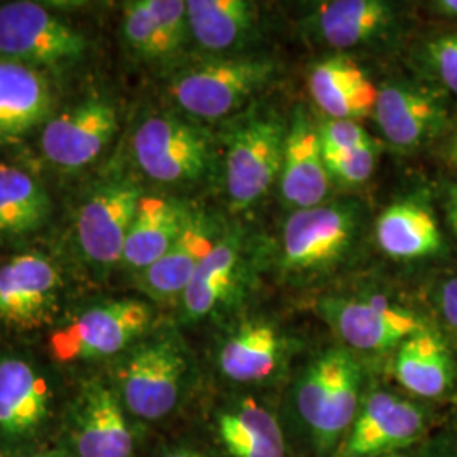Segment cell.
<instances>
[{
    "mask_svg": "<svg viewBox=\"0 0 457 457\" xmlns=\"http://www.w3.org/2000/svg\"><path fill=\"white\" fill-rule=\"evenodd\" d=\"M376 122L393 146L415 149L436 137L447 120L442 98L420 85L390 82L378 90Z\"/></svg>",
    "mask_w": 457,
    "mask_h": 457,
    "instance_id": "obj_18",
    "label": "cell"
},
{
    "mask_svg": "<svg viewBox=\"0 0 457 457\" xmlns=\"http://www.w3.org/2000/svg\"><path fill=\"white\" fill-rule=\"evenodd\" d=\"M192 207L171 196L145 195L132 219L120 264L134 275L158 262L179 239Z\"/></svg>",
    "mask_w": 457,
    "mask_h": 457,
    "instance_id": "obj_24",
    "label": "cell"
},
{
    "mask_svg": "<svg viewBox=\"0 0 457 457\" xmlns=\"http://www.w3.org/2000/svg\"><path fill=\"white\" fill-rule=\"evenodd\" d=\"M445 215H447L449 226H451L453 232L456 234L457 237V183L447 190V196H445Z\"/></svg>",
    "mask_w": 457,
    "mask_h": 457,
    "instance_id": "obj_36",
    "label": "cell"
},
{
    "mask_svg": "<svg viewBox=\"0 0 457 457\" xmlns=\"http://www.w3.org/2000/svg\"><path fill=\"white\" fill-rule=\"evenodd\" d=\"M188 36L187 2L132 0L124 4L122 39L136 60L170 62Z\"/></svg>",
    "mask_w": 457,
    "mask_h": 457,
    "instance_id": "obj_22",
    "label": "cell"
},
{
    "mask_svg": "<svg viewBox=\"0 0 457 457\" xmlns=\"http://www.w3.org/2000/svg\"><path fill=\"white\" fill-rule=\"evenodd\" d=\"M68 451L73 457H132L131 415L111 381H87L68 411Z\"/></svg>",
    "mask_w": 457,
    "mask_h": 457,
    "instance_id": "obj_13",
    "label": "cell"
},
{
    "mask_svg": "<svg viewBox=\"0 0 457 457\" xmlns=\"http://www.w3.org/2000/svg\"><path fill=\"white\" fill-rule=\"evenodd\" d=\"M31 457H73V454L63 449V447H56V449H45V451H37Z\"/></svg>",
    "mask_w": 457,
    "mask_h": 457,
    "instance_id": "obj_38",
    "label": "cell"
},
{
    "mask_svg": "<svg viewBox=\"0 0 457 457\" xmlns=\"http://www.w3.org/2000/svg\"><path fill=\"white\" fill-rule=\"evenodd\" d=\"M453 457H457V456H453Z\"/></svg>",
    "mask_w": 457,
    "mask_h": 457,
    "instance_id": "obj_41",
    "label": "cell"
},
{
    "mask_svg": "<svg viewBox=\"0 0 457 457\" xmlns=\"http://www.w3.org/2000/svg\"><path fill=\"white\" fill-rule=\"evenodd\" d=\"M379 249L396 260H415L439 253L442 236L428 209L417 202H396L376 222Z\"/></svg>",
    "mask_w": 457,
    "mask_h": 457,
    "instance_id": "obj_29",
    "label": "cell"
},
{
    "mask_svg": "<svg viewBox=\"0 0 457 457\" xmlns=\"http://www.w3.org/2000/svg\"><path fill=\"white\" fill-rule=\"evenodd\" d=\"M158 457H213L209 451L192 444H175L166 447Z\"/></svg>",
    "mask_w": 457,
    "mask_h": 457,
    "instance_id": "obj_35",
    "label": "cell"
},
{
    "mask_svg": "<svg viewBox=\"0 0 457 457\" xmlns=\"http://www.w3.org/2000/svg\"><path fill=\"white\" fill-rule=\"evenodd\" d=\"M132 154L149 180L192 185L217 170V143L200 124L177 114H151L136 128Z\"/></svg>",
    "mask_w": 457,
    "mask_h": 457,
    "instance_id": "obj_7",
    "label": "cell"
},
{
    "mask_svg": "<svg viewBox=\"0 0 457 457\" xmlns=\"http://www.w3.org/2000/svg\"><path fill=\"white\" fill-rule=\"evenodd\" d=\"M324 162L330 180L349 187H358L370 180L375 173L378 147L366 146L345 151H324Z\"/></svg>",
    "mask_w": 457,
    "mask_h": 457,
    "instance_id": "obj_31",
    "label": "cell"
},
{
    "mask_svg": "<svg viewBox=\"0 0 457 457\" xmlns=\"http://www.w3.org/2000/svg\"><path fill=\"white\" fill-rule=\"evenodd\" d=\"M117 129L119 114L114 102L94 94L48 119L43 126L41 149L56 168L82 170L98 160Z\"/></svg>",
    "mask_w": 457,
    "mask_h": 457,
    "instance_id": "obj_14",
    "label": "cell"
},
{
    "mask_svg": "<svg viewBox=\"0 0 457 457\" xmlns=\"http://www.w3.org/2000/svg\"><path fill=\"white\" fill-rule=\"evenodd\" d=\"M449 160L457 166V136L454 137L453 145H451V149H449Z\"/></svg>",
    "mask_w": 457,
    "mask_h": 457,
    "instance_id": "obj_39",
    "label": "cell"
},
{
    "mask_svg": "<svg viewBox=\"0 0 457 457\" xmlns=\"http://www.w3.org/2000/svg\"><path fill=\"white\" fill-rule=\"evenodd\" d=\"M292 343L279 327L266 319L243 320L226 336L219 349V370L239 385L273 379L287 364Z\"/></svg>",
    "mask_w": 457,
    "mask_h": 457,
    "instance_id": "obj_19",
    "label": "cell"
},
{
    "mask_svg": "<svg viewBox=\"0 0 457 457\" xmlns=\"http://www.w3.org/2000/svg\"><path fill=\"white\" fill-rule=\"evenodd\" d=\"M305 26L319 43L330 48H368L395 29L396 9L383 0L317 2L312 4Z\"/></svg>",
    "mask_w": 457,
    "mask_h": 457,
    "instance_id": "obj_20",
    "label": "cell"
},
{
    "mask_svg": "<svg viewBox=\"0 0 457 457\" xmlns=\"http://www.w3.org/2000/svg\"><path fill=\"white\" fill-rule=\"evenodd\" d=\"M364 228V207L336 200L296 211L285 222L279 270L295 281H312L341 270L354 256Z\"/></svg>",
    "mask_w": 457,
    "mask_h": 457,
    "instance_id": "obj_4",
    "label": "cell"
},
{
    "mask_svg": "<svg viewBox=\"0 0 457 457\" xmlns=\"http://www.w3.org/2000/svg\"><path fill=\"white\" fill-rule=\"evenodd\" d=\"M309 90L330 119L358 120L375 112L378 88L347 56H328L312 66Z\"/></svg>",
    "mask_w": 457,
    "mask_h": 457,
    "instance_id": "obj_27",
    "label": "cell"
},
{
    "mask_svg": "<svg viewBox=\"0 0 457 457\" xmlns=\"http://www.w3.org/2000/svg\"><path fill=\"white\" fill-rule=\"evenodd\" d=\"M277 77L270 56L228 54L185 68L170 83V96L190 117L220 120L243 112Z\"/></svg>",
    "mask_w": 457,
    "mask_h": 457,
    "instance_id": "obj_5",
    "label": "cell"
},
{
    "mask_svg": "<svg viewBox=\"0 0 457 457\" xmlns=\"http://www.w3.org/2000/svg\"><path fill=\"white\" fill-rule=\"evenodd\" d=\"M188 31L196 45L220 56L237 54L260 29V5L249 0H188Z\"/></svg>",
    "mask_w": 457,
    "mask_h": 457,
    "instance_id": "obj_26",
    "label": "cell"
},
{
    "mask_svg": "<svg viewBox=\"0 0 457 457\" xmlns=\"http://www.w3.org/2000/svg\"><path fill=\"white\" fill-rule=\"evenodd\" d=\"M156 312L146 300H105L73 313L48 339L58 362H96L122 356L153 330Z\"/></svg>",
    "mask_w": 457,
    "mask_h": 457,
    "instance_id": "obj_6",
    "label": "cell"
},
{
    "mask_svg": "<svg viewBox=\"0 0 457 457\" xmlns=\"http://www.w3.org/2000/svg\"><path fill=\"white\" fill-rule=\"evenodd\" d=\"M319 139L324 151H345L360 147L375 146L371 136L364 131L358 120L328 119L319 128Z\"/></svg>",
    "mask_w": 457,
    "mask_h": 457,
    "instance_id": "obj_32",
    "label": "cell"
},
{
    "mask_svg": "<svg viewBox=\"0 0 457 457\" xmlns=\"http://www.w3.org/2000/svg\"><path fill=\"white\" fill-rule=\"evenodd\" d=\"M424 409L395 393L378 390L362 398L358 417L344 439L341 457H379L398 453L425 430Z\"/></svg>",
    "mask_w": 457,
    "mask_h": 457,
    "instance_id": "obj_17",
    "label": "cell"
},
{
    "mask_svg": "<svg viewBox=\"0 0 457 457\" xmlns=\"http://www.w3.org/2000/svg\"><path fill=\"white\" fill-rule=\"evenodd\" d=\"M145 196L128 179L104 181L83 200L75 236L85 262L97 270H111L122 262L132 219Z\"/></svg>",
    "mask_w": 457,
    "mask_h": 457,
    "instance_id": "obj_11",
    "label": "cell"
},
{
    "mask_svg": "<svg viewBox=\"0 0 457 457\" xmlns=\"http://www.w3.org/2000/svg\"><path fill=\"white\" fill-rule=\"evenodd\" d=\"M60 294L62 277L51 260L37 253L17 254L0 264V324L16 330L46 326Z\"/></svg>",
    "mask_w": 457,
    "mask_h": 457,
    "instance_id": "obj_15",
    "label": "cell"
},
{
    "mask_svg": "<svg viewBox=\"0 0 457 457\" xmlns=\"http://www.w3.org/2000/svg\"><path fill=\"white\" fill-rule=\"evenodd\" d=\"M364 373L347 349H327L295 383L294 411L313 451L328 456L345 439L362 403Z\"/></svg>",
    "mask_w": 457,
    "mask_h": 457,
    "instance_id": "obj_2",
    "label": "cell"
},
{
    "mask_svg": "<svg viewBox=\"0 0 457 457\" xmlns=\"http://www.w3.org/2000/svg\"><path fill=\"white\" fill-rule=\"evenodd\" d=\"M427 62L437 79L457 94V33L434 39L427 46Z\"/></svg>",
    "mask_w": 457,
    "mask_h": 457,
    "instance_id": "obj_33",
    "label": "cell"
},
{
    "mask_svg": "<svg viewBox=\"0 0 457 457\" xmlns=\"http://www.w3.org/2000/svg\"><path fill=\"white\" fill-rule=\"evenodd\" d=\"M53 205L48 190L22 168L0 164V236L19 237L43 228Z\"/></svg>",
    "mask_w": 457,
    "mask_h": 457,
    "instance_id": "obj_30",
    "label": "cell"
},
{
    "mask_svg": "<svg viewBox=\"0 0 457 457\" xmlns=\"http://www.w3.org/2000/svg\"><path fill=\"white\" fill-rule=\"evenodd\" d=\"M287 136L288 119L264 105H251L224 124L222 170L232 209L253 207L279 180Z\"/></svg>",
    "mask_w": 457,
    "mask_h": 457,
    "instance_id": "obj_3",
    "label": "cell"
},
{
    "mask_svg": "<svg viewBox=\"0 0 457 457\" xmlns=\"http://www.w3.org/2000/svg\"><path fill=\"white\" fill-rule=\"evenodd\" d=\"M87 37L62 17L28 0L0 5V56L33 68H63L80 62Z\"/></svg>",
    "mask_w": 457,
    "mask_h": 457,
    "instance_id": "obj_10",
    "label": "cell"
},
{
    "mask_svg": "<svg viewBox=\"0 0 457 457\" xmlns=\"http://www.w3.org/2000/svg\"><path fill=\"white\" fill-rule=\"evenodd\" d=\"M192 375L187 344L175 330L163 328L117 358L111 383L131 419L160 422L180 407Z\"/></svg>",
    "mask_w": 457,
    "mask_h": 457,
    "instance_id": "obj_1",
    "label": "cell"
},
{
    "mask_svg": "<svg viewBox=\"0 0 457 457\" xmlns=\"http://www.w3.org/2000/svg\"><path fill=\"white\" fill-rule=\"evenodd\" d=\"M379 457H403L402 454H398V453H393V454H386V456H379Z\"/></svg>",
    "mask_w": 457,
    "mask_h": 457,
    "instance_id": "obj_40",
    "label": "cell"
},
{
    "mask_svg": "<svg viewBox=\"0 0 457 457\" xmlns=\"http://www.w3.org/2000/svg\"><path fill=\"white\" fill-rule=\"evenodd\" d=\"M319 131L303 107H296L288 119V136L279 173L283 200L296 211L326 204L330 190Z\"/></svg>",
    "mask_w": 457,
    "mask_h": 457,
    "instance_id": "obj_21",
    "label": "cell"
},
{
    "mask_svg": "<svg viewBox=\"0 0 457 457\" xmlns=\"http://www.w3.org/2000/svg\"><path fill=\"white\" fill-rule=\"evenodd\" d=\"M53 92L41 70L0 56V143H12L48 122Z\"/></svg>",
    "mask_w": 457,
    "mask_h": 457,
    "instance_id": "obj_23",
    "label": "cell"
},
{
    "mask_svg": "<svg viewBox=\"0 0 457 457\" xmlns=\"http://www.w3.org/2000/svg\"><path fill=\"white\" fill-rule=\"evenodd\" d=\"M56 388L36 361L0 353V445L26 451L41 441L56 417Z\"/></svg>",
    "mask_w": 457,
    "mask_h": 457,
    "instance_id": "obj_9",
    "label": "cell"
},
{
    "mask_svg": "<svg viewBox=\"0 0 457 457\" xmlns=\"http://www.w3.org/2000/svg\"><path fill=\"white\" fill-rule=\"evenodd\" d=\"M215 432L230 457L288 456L277 417L249 395L232 398L219 409Z\"/></svg>",
    "mask_w": 457,
    "mask_h": 457,
    "instance_id": "obj_25",
    "label": "cell"
},
{
    "mask_svg": "<svg viewBox=\"0 0 457 457\" xmlns=\"http://www.w3.org/2000/svg\"><path fill=\"white\" fill-rule=\"evenodd\" d=\"M434 11L445 17H456L457 19V0H439L432 4Z\"/></svg>",
    "mask_w": 457,
    "mask_h": 457,
    "instance_id": "obj_37",
    "label": "cell"
},
{
    "mask_svg": "<svg viewBox=\"0 0 457 457\" xmlns=\"http://www.w3.org/2000/svg\"><path fill=\"white\" fill-rule=\"evenodd\" d=\"M226 228L228 224L220 215L192 207L179 239L158 262L136 275L137 288L158 303L180 302L198 266L224 236Z\"/></svg>",
    "mask_w": 457,
    "mask_h": 457,
    "instance_id": "obj_16",
    "label": "cell"
},
{
    "mask_svg": "<svg viewBox=\"0 0 457 457\" xmlns=\"http://www.w3.org/2000/svg\"><path fill=\"white\" fill-rule=\"evenodd\" d=\"M258 264V249L245 228H226L181 295V322L192 326L228 317L249 294Z\"/></svg>",
    "mask_w": 457,
    "mask_h": 457,
    "instance_id": "obj_8",
    "label": "cell"
},
{
    "mask_svg": "<svg viewBox=\"0 0 457 457\" xmlns=\"http://www.w3.org/2000/svg\"><path fill=\"white\" fill-rule=\"evenodd\" d=\"M319 312L349 347L362 353L398 349L425 324L413 312L385 296H327Z\"/></svg>",
    "mask_w": 457,
    "mask_h": 457,
    "instance_id": "obj_12",
    "label": "cell"
},
{
    "mask_svg": "<svg viewBox=\"0 0 457 457\" xmlns=\"http://www.w3.org/2000/svg\"><path fill=\"white\" fill-rule=\"evenodd\" d=\"M398 383L420 398H437L454 381V362L441 336L424 327L398 345L395 356Z\"/></svg>",
    "mask_w": 457,
    "mask_h": 457,
    "instance_id": "obj_28",
    "label": "cell"
},
{
    "mask_svg": "<svg viewBox=\"0 0 457 457\" xmlns=\"http://www.w3.org/2000/svg\"><path fill=\"white\" fill-rule=\"evenodd\" d=\"M442 320L457 343V277L445 279L437 292Z\"/></svg>",
    "mask_w": 457,
    "mask_h": 457,
    "instance_id": "obj_34",
    "label": "cell"
}]
</instances>
